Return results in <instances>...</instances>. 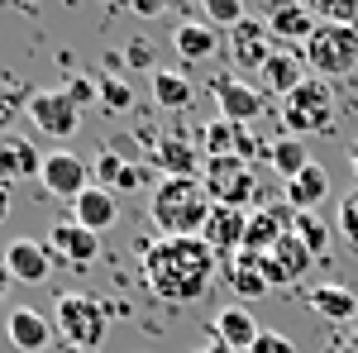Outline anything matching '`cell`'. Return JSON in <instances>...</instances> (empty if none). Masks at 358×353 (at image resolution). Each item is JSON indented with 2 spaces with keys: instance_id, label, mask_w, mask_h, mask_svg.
Segmentation results:
<instances>
[{
  "instance_id": "obj_30",
  "label": "cell",
  "mask_w": 358,
  "mask_h": 353,
  "mask_svg": "<svg viewBox=\"0 0 358 353\" xmlns=\"http://www.w3.org/2000/svg\"><path fill=\"white\" fill-rule=\"evenodd\" d=\"M268 163H273V172L282 177V182H292V177H301L315 158L306 153L301 138H277V143H268Z\"/></svg>"
},
{
  "instance_id": "obj_31",
  "label": "cell",
  "mask_w": 358,
  "mask_h": 353,
  "mask_svg": "<svg viewBox=\"0 0 358 353\" xmlns=\"http://www.w3.org/2000/svg\"><path fill=\"white\" fill-rule=\"evenodd\" d=\"M201 20L210 29H239L248 20V10H244V0H206L201 5Z\"/></svg>"
},
{
  "instance_id": "obj_5",
  "label": "cell",
  "mask_w": 358,
  "mask_h": 353,
  "mask_svg": "<svg viewBox=\"0 0 358 353\" xmlns=\"http://www.w3.org/2000/svg\"><path fill=\"white\" fill-rule=\"evenodd\" d=\"M282 124L292 129V138H306V134H330L334 129V96H330V82L320 77H306L287 101H282Z\"/></svg>"
},
{
  "instance_id": "obj_3",
  "label": "cell",
  "mask_w": 358,
  "mask_h": 353,
  "mask_svg": "<svg viewBox=\"0 0 358 353\" xmlns=\"http://www.w3.org/2000/svg\"><path fill=\"white\" fill-rule=\"evenodd\" d=\"M53 329L77 353H86V349H101V344H106L110 315H106L101 301L82 296V291H62V296H57V310H53Z\"/></svg>"
},
{
  "instance_id": "obj_36",
  "label": "cell",
  "mask_w": 358,
  "mask_h": 353,
  "mask_svg": "<svg viewBox=\"0 0 358 353\" xmlns=\"http://www.w3.org/2000/svg\"><path fill=\"white\" fill-rule=\"evenodd\" d=\"M334 229H339V239L349 248H358V187L339 201V219H334Z\"/></svg>"
},
{
  "instance_id": "obj_2",
  "label": "cell",
  "mask_w": 358,
  "mask_h": 353,
  "mask_svg": "<svg viewBox=\"0 0 358 353\" xmlns=\"http://www.w3.org/2000/svg\"><path fill=\"white\" fill-rule=\"evenodd\" d=\"M148 210H153V224L163 229V239H201L215 201L201 177H163Z\"/></svg>"
},
{
  "instance_id": "obj_32",
  "label": "cell",
  "mask_w": 358,
  "mask_h": 353,
  "mask_svg": "<svg viewBox=\"0 0 358 353\" xmlns=\"http://www.w3.org/2000/svg\"><path fill=\"white\" fill-rule=\"evenodd\" d=\"M134 106V91L124 77H101V110L106 115H124V110Z\"/></svg>"
},
{
  "instance_id": "obj_43",
  "label": "cell",
  "mask_w": 358,
  "mask_h": 353,
  "mask_svg": "<svg viewBox=\"0 0 358 353\" xmlns=\"http://www.w3.org/2000/svg\"><path fill=\"white\" fill-rule=\"evenodd\" d=\"M339 353H358V320H354V334H349V339L339 344Z\"/></svg>"
},
{
  "instance_id": "obj_23",
  "label": "cell",
  "mask_w": 358,
  "mask_h": 353,
  "mask_svg": "<svg viewBox=\"0 0 358 353\" xmlns=\"http://www.w3.org/2000/svg\"><path fill=\"white\" fill-rule=\"evenodd\" d=\"M325 196H330V172H325L320 163H310L301 177L287 182V206H292L296 215H315Z\"/></svg>"
},
{
  "instance_id": "obj_45",
  "label": "cell",
  "mask_w": 358,
  "mask_h": 353,
  "mask_svg": "<svg viewBox=\"0 0 358 353\" xmlns=\"http://www.w3.org/2000/svg\"><path fill=\"white\" fill-rule=\"evenodd\" d=\"M349 167H354V182H358V143L349 148Z\"/></svg>"
},
{
  "instance_id": "obj_42",
  "label": "cell",
  "mask_w": 358,
  "mask_h": 353,
  "mask_svg": "<svg viewBox=\"0 0 358 353\" xmlns=\"http://www.w3.org/2000/svg\"><path fill=\"white\" fill-rule=\"evenodd\" d=\"M10 282H15V277H10V268H5V263H0V301L10 296Z\"/></svg>"
},
{
  "instance_id": "obj_15",
  "label": "cell",
  "mask_w": 358,
  "mask_h": 353,
  "mask_svg": "<svg viewBox=\"0 0 358 353\" xmlns=\"http://www.w3.org/2000/svg\"><path fill=\"white\" fill-rule=\"evenodd\" d=\"M201 148L206 158H253L258 153V138H253V124H229V120H210L201 129Z\"/></svg>"
},
{
  "instance_id": "obj_34",
  "label": "cell",
  "mask_w": 358,
  "mask_h": 353,
  "mask_svg": "<svg viewBox=\"0 0 358 353\" xmlns=\"http://www.w3.org/2000/svg\"><path fill=\"white\" fill-rule=\"evenodd\" d=\"M62 91H67V101H72V106H77V110L86 115V106H91V101H101V77H86V72H72Z\"/></svg>"
},
{
  "instance_id": "obj_41",
  "label": "cell",
  "mask_w": 358,
  "mask_h": 353,
  "mask_svg": "<svg viewBox=\"0 0 358 353\" xmlns=\"http://www.w3.org/2000/svg\"><path fill=\"white\" fill-rule=\"evenodd\" d=\"M196 353H234V349H229V344H220V339H210V344H201Z\"/></svg>"
},
{
  "instance_id": "obj_25",
  "label": "cell",
  "mask_w": 358,
  "mask_h": 353,
  "mask_svg": "<svg viewBox=\"0 0 358 353\" xmlns=\"http://www.w3.org/2000/svg\"><path fill=\"white\" fill-rule=\"evenodd\" d=\"M43 172V153L24 143V138H0V182L5 187H15V182H24V177H38Z\"/></svg>"
},
{
  "instance_id": "obj_8",
  "label": "cell",
  "mask_w": 358,
  "mask_h": 353,
  "mask_svg": "<svg viewBox=\"0 0 358 353\" xmlns=\"http://www.w3.org/2000/svg\"><path fill=\"white\" fill-rule=\"evenodd\" d=\"M24 115L34 120V129L48 138H72L82 129V110L67 101V91H34Z\"/></svg>"
},
{
  "instance_id": "obj_40",
  "label": "cell",
  "mask_w": 358,
  "mask_h": 353,
  "mask_svg": "<svg viewBox=\"0 0 358 353\" xmlns=\"http://www.w3.org/2000/svg\"><path fill=\"white\" fill-rule=\"evenodd\" d=\"M134 15H143V20H153V15H163V0H138Z\"/></svg>"
},
{
  "instance_id": "obj_37",
  "label": "cell",
  "mask_w": 358,
  "mask_h": 353,
  "mask_svg": "<svg viewBox=\"0 0 358 353\" xmlns=\"http://www.w3.org/2000/svg\"><path fill=\"white\" fill-rule=\"evenodd\" d=\"M124 67L158 72V48H153V38H129V48H124Z\"/></svg>"
},
{
  "instance_id": "obj_14",
  "label": "cell",
  "mask_w": 358,
  "mask_h": 353,
  "mask_svg": "<svg viewBox=\"0 0 358 353\" xmlns=\"http://www.w3.org/2000/svg\"><path fill=\"white\" fill-rule=\"evenodd\" d=\"M53 320L43 315V310H29V305H10V315H5V339L15 344L20 353H43L53 344Z\"/></svg>"
},
{
  "instance_id": "obj_16",
  "label": "cell",
  "mask_w": 358,
  "mask_h": 353,
  "mask_svg": "<svg viewBox=\"0 0 358 353\" xmlns=\"http://www.w3.org/2000/svg\"><path fill=\"white\" fill-rule=\"evenodd\" d=\"M48 253H53V263H67V268H91L96 253H101V239L86 234L77 219H62L48 234Z\"/></svg>"
},
{
  "instance_id": "obj_24",
  "label": "cell",
  "mask_w": 358,
  "mask_h": 353,
  "mask_svg": "<svg viewBox=\"0 0 358 353\" xmlns=\"http://www.w3.org/2000/svg\"><path fill=\"white\" fill-rule=\"evenodd\" d=\"M258 320H253V310L248 305H224L220 315H215V339L220 344H229L234 353H248L253 344H258Z\"/></svg>"
},
{
  "instance_id": "obj_1",
  "label": "cell",
  "mask_w": 358,
  "mask_h": 353,
  "mask_svg": "<svg viewBox=\"0 0 358 353\" xmlns=\"http://www.w3.org/2000/svg\"><path fill=\"white\" fill-rule=\"evenodd\" d=\"M220 258L206 239H153L143 248V287L167 305H192L206 296Z\"/></svg>"
},
{
  "instance_id": "obj_35",
  "label": "cell",
  "mask_w": 358,
  "mask_h": 353,
  "mask_svg": "<svg viewBox=\"0 0 358 353\" xmlns=\"http://www.w3.org/2000/svg\"><path fill=\"white\" fill-rule=\"evenodd\" d=\"M296 239H301V244L320 258V253L330 248V224H320L315 215H296Z\"/></svg>"
},
{
  "instance_id": "obj_10",
  "label": "cell",
  "mask_w": 358,
  "mask_h": 353,
  "mask_svg": "<svg viewBox=\"0 0 358 353\" xmlns=\"http://www.w3.org/2000/svg\"><path fill=\"white\" fill-rule=\"evenodd\" d=\"M224 38H229V57H234V72H263V62L277 53L273 34H268V20H244L239 29H229Z\"/></svg>"
},
{
  "instance_id": "obj_28",
  "label": "cell",
  "mask_w": 358,
  "mask_h": 353,
  "mask_svg": "<svg viewBox=\"0 0 358 353\" xmlns=\"http://www.w3.org/2000/svg\"><path fill=\"white\" fill-rule=\"evenodd\" d=\"M91 182L120 196V191H134L138 182H143V172H138L134 163H124V158H120L115 148H106V153L96 158V167H91Z\"/></svg>"
},
{
  "instance_id": "obj_6",
  "label": "cell",
  "mask_w": 358,
  "mask_h": 353,
  "mask_svg": "<svg viewBox=\"0 0 358 353\" xmlns=\"http://www.w3.org/2000/svg\"><path fill=\"white\" fill-rule=\"evenodd\" d=\"M201 182H206L215 206H234V210H244L248 201L258 196V177H253V167L244 158H206Z\"/></svg>"
},
{
  "instance_id": "obj_11",
  "label": "cell",
  "mask_w": 358,
  "mask_h": 353,
  "mask_svg": "<svg viewBox=\"0 0 358 353\" xmlns=\"http://www.w3.org/2000/svg\"><path fill=\"white\" fill-rule=\"evenodd\" d=\"M287 234H296V210H292V206H258V210L248 215L244 248L263 258V253H268V248H277Z\"/></svg>"
},
{
  "instance_id": "obj_33",
  "label": "cell",
  "mask_w": 358,
  "mask_h": 353,
  "mask_svg": "<svg viewBox=\"0 0 358 353\" xmlns=\"http://www.w3.org/2000/svg\"><path fill=\"white\" fill-rule=\"evenodd\" d=\"M315 20L320 24H339V29H358V0H320Z\"/></svg>"
},
{
  "instance_id": "obj_22",
  "label": "cell",
  "mask_w": 358,
  "mask_h": 353,
  "mask_svg": "<svg viewBox=\"0 0 358 353\" xmlns=\"http://www.w3.org/2000/svg\"><path fill=\"white\" fill-rule=\"evenodd\" d=\"M224 282L239 291V301H258L263 291H273L268 277H263V258L248 253V248H239L234 258H224Z\"/></svg>"
},
{
  "instance_id": "obj_39",
  "label": "cell",
  "mask_w": 358,
  "mask_h": 353,
  "mask_svg": "<svg viewBox=\"0 0 358 353\" xmlns=\"http://www.w3.org/2000/svg\"><path fill=\"white\" fill-rule=\"evenodd\" d=\"M20 110H29V101L20 96V91H0V134L20 120Z\"/></svg>"
},
{
  "instance_id": "obj_4",
  "label": "cell",
  "mask_w": 358,
  "mask_h": 353,
  "mask_svg": "<svg viewBox=\"0 0 358 353\" xmlns=\"http://www.w3.org/2000/svg\"><path fill=\"white\" fill-rule=\"evenodd\" d=\"M306 67L310 77L330 82V77H349L358 67V29H339V24H320L310 38H306Z\"/></svg>"
},
{
  "instance_id": "obj_44",
  "label": "cell",
  "mask_w": 358,
  "mask_h": 353,
  "mask_svg": "<svg viewBox=\"0 0 358 353\" xmlns=\"http://www.w3.org/2000/svg\"><path fill=\"white\" fill-rule=\"evenodd\" d=\"M10 215V187H0V219Z\"/></svg>"
},
{
  "instance_id": "obj_7",
  "label": "cell",
  "mask_w": 358,
  "mask_h": 353,
  "mask_svg": "<svg viewBox=\"0 0 358 353\" xmlns=\"http://www.w3.org/2000/svg\"><path fill=\"white\" fill-rule=\"evenodd\" d=\"M210 96H215V106H220V120H229V124H253V120L268 110V96H263L258 86H248L239 72H220V77L210 82Z\"/></svg>"
},
{
  "instance_id": "obj_17",
  "label": "cell",
  "mask_w": 358,
  "mask_h": 353,
  "mask_svg": "<svg viewBox=\"0 0 358 353\" xmlns=\"http://www.w3.org/2000/svg\"><path fill=\"white\" fill-rule=\"evenodd\" d=\"M244 234H248V215L234 210V206H215L210 219H206V229H201V239L210 244L215 258H234L244 248Z\"/></svg>"
},
{
  "instance_id": "obj_21",
  "label": "cell",
  "mask_w": 358,
  "mask_h": 353,
  "mask_svg": "<svg viewBox=\"0 0 358 353\" xmlns=\"http://www.w3.org/2000/svg\"><path fill=\"white\" fill-rule=\"evenodd\" d=\"M306 72H310V67H306V57H301V53H292V48H277V53L263 62V72H258V77H263V86H268L273 96H282V101H287V96H292V91L306 82Z\"/></svg>"
},
{
  "instance_id": "obj_13",
  "label": "cell",
  "mask_w": 358,
  "mask_h": 353,
  "mask_svg": "<svg viewBox=\"0 0 358 353\" xmlns=\"http://www.w3.org/2000/svg\"><path fill=\"white\" fill-rule=\"evenodd\" d=\"M0 263L24 287H43L53 277V253H48V244H34V239H10L5 253H0Z\"/></svg>"
},
{
  "instance_id": "obj_19",
  "label": "cell",
  "mask_w": 358,
  "mask_h": 353,
  "mask_svg": "<svg viewBox=\"0 0 358 353\" xmlns=\"http://www.w3.org/2000/svg\"><path fill=\"white\" fill-rule=\"evenodd\" d=\"M320 29V20H315V10L310 5H273V15H268V34H273L277 48H292V43H301Z\"/></svg>"
},
{
  "instance_id": "obj_27",
  "label": "cell",
  "mask_w": 358,
  "mask_h": 353,
  "mask_svg": "<svg viewBox=\"0 0 358 353\" xmlns=\"http://www.w3.org/2000/svg\"><path fill=\"white\" fill-rule=\"evenodd\" d=\"M306 305H310L315 315H325V320H358V296L349 291V287H339V282L310 287Z\"/></svg>"
},
{
  "instance_id": "obj_46",
  "label": "cell",
  "mask_w": 358,
  "mask_h": 353,
  "mask_svg": "<svg viewBox=\"0 0 358 353\" xmlns=\"http://www.w3.org/2000/svg\"><path fill=\"white\" fill-rule=\"evenodd\" d=\"M320 353H339V344H325V349H320Z\"/></svg>"
},
{
  "instance_id": "obj_12",
  "label": "cell",
  "mask_w": 358,
  "mask_h": 353,
  "mask_svg": "<svg viewBox=\"0 0 358 353\" xmlns=\"http://www.w3.org/2000/svg\"><path fill=\"white\" fill-rule=\"evenodd\" d=\"M310 263H315V253L296 234H287L277 248L263 253V277H268V287H296L306 272H310Z\"/></svg>"
},
{
  "instance_id": "obj_20",
  "label": "cell",
  "mask_w": 358,
  "mask_h": 353,
  "mask_svg": "<svg viewBox=\"0 0 358 353\" xmlns=\"http://www.w3.org/2000/svg\"><path fill=\"white\" fill-rule=\"evenodd\" d=\"M115 215H120V196L106 191V187H96V182L72 201V219L82 224L86 234H96V239H101V229H110V224H115Z\"/></svg>"
},
{
  "instance_id": "obj_38",
  "label": "cell",
  "mask_w": 358,
  "mask_h": 353,
  "mask_svg": "<svg viewBox=\"0 0 358 353\" xmlns=\"http://www.w3.org/2000/svg\"><path fill=\"white\" fill-rule=\"evenodd\" d=\"M248 353H296V339H292V334H277V329H263L258 344Z\"/></svg>"
},
{
  "instance_id": "obj_9",
  "label": "cell",
  "mask_w": 358,
  "mask_h": 353,
  "mask_svg": "<svg viewBox=\"0 0 358 353\" xmlns=\"http://www.w3.org/2000/svg\"><path fill=\"white\" fill-rule=\"evenodd\" d=\"M38 182H43L48 196L77 201V196L91 187V167H86V158L67 153V148H57V153H43V172H38Z\"/></svg>"
},
{
  "instance_id": "obj_18",
  "label": "cell",
  "mask_w": 358,
  "mask_h": 353,
  "mask_svg": "<svg viewBox=\"0 0 358 353\" xmlns=\"http://www.w3.org/2000/svg\"><path fill=\"white\" fill-rule=\"evenodd\" d=\"M206 158L201 138H182V134H163L153 143V163L163 167V177H201L196 167Z\"/></svg>"
},
{
  "instance_id": "obj_29",
  "label": "cell",
  "mask_w": 358,
  "mask_h": 353,
  "mask_svg": "<svg viewBox=\"0 0 358 353\" xmlns=\"http://www.w3.org/2000/svg\"><path fill=\"white\" fill-rule=\"evenodd\" d=\"M192 77L187 72H177V67H158L153 72V101L163 110H187L192 106Z\"/></svg>"
},
{
  "instance_id": "obj_26",
  "label": "cell",
  "mask_w": 358,
  "mask_h": 353,
  "mask_svg": "<svg viewBox=\"0 0 358 353\" xmlns=\"http://www.w3.org/2000/svg\"><path fill=\"white\" fill-rule=\"evenodd\" d=\"M172 48H177L182 62H206L220 48V29H210L206 20H182L177 34H172Z\"/></svg>"
}]
</instances>
